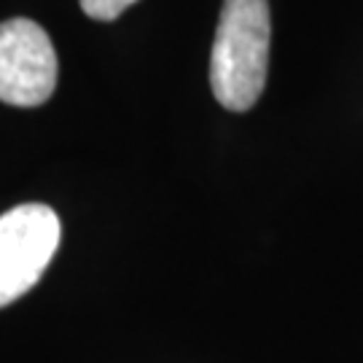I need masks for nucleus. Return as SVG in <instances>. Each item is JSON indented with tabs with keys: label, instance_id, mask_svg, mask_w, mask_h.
Here are the masks:
<instances>
[{
	"label": "nucleus",
	"instance_id": "nucleus-1",
	"mask_svg": "<svg viewBox=\"0 0 363 363\" xmlns=\"http://www.w3.org/2000/svg\"><path fill=\"white\" fill-rule=\"evenodd\" d=\"M269 3L223 0L210 54V86L226 111H250L259 103L269 67Z\"/></svg>",
	"mask_w": 363,
	"mask_h": 363
},
{
	"label": "nucleus",
	"instance_id": "nucleus-2",
	"mask_svg": "<svg viewBox=\"0 0 363 363\" xmlns=\"http://www.w3.org/2000/svg\"><path fill=\"white\" fill-rule=\"evenodd\" d=\"M62 226L49 205H19L0 216V307L25 296L60 247Z\"/></svg>",
	"mask_w": 363,
	"mask_h": 363
},
{
	"label": "nucleus",
	"instance_id": "nucleus-3",
	"mask_svg": "<svg viewBox=\"0 0 363 363\" xmlns=\"http://www.w3.org/2000/svg\"><path fill=\"white\" fill-rule=\"evenodd\" d=\"M57 89V52L33 19L0 25V100L19 108L43 105Z\"/></svg>",
	"mask_w": 363,
	"mask_h": 363
},
{
	"label": "nucleus",
	"instance_id": "nucleus-4",
	"mask_svg": "<svg viewBox=\"0 0 363 363\" xmlns=\"http://www.w3.org/2000/svg\"><path fill=\"white\" fill-rule=\"evenodd\" d=\"M84 13L89 19H97V22H113L116 16L127 11L130 6H135L138 0H78Z\"/></svg>",
	"mask_w": 363,
	"mask_h": 363
}]
</instances>
